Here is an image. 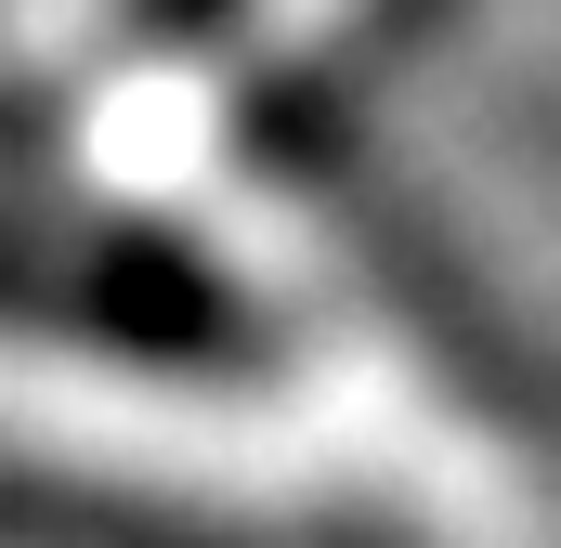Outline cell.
<instances>
[{
	"instance_id": "obj_2",
	"label": "cell",
	"mask_w": 561,
	"mask_h": 548,
	"mask_svg": "<svg viewBox=\"0 0 561 548\" xmlns=\"http://www.w3.org/2000/svg\"><path fill=\"white\" fill-rule=\"evenodd\" d=\"M353 0H262V39H313V26H340Z\"/></svg>"
},
{
	"instance_id": "obj_1",
	"label": "cell",
	"mask_w": 561,
	"mask_h": 548,
	"mask_svg": "<svg viewBox=\"0 0 561 548\" xmlns=\"http://www.w3.org/2000/svg\"><path fill=\"white\" fill-rule=\"evenodd\" d=\"M0 457L105 470V483H157V496H222V510H287V496L340 483V457L300 418L209 392V379L105 366L92 340H26V327H0Z\"/></svg>"
}]
</instances>
